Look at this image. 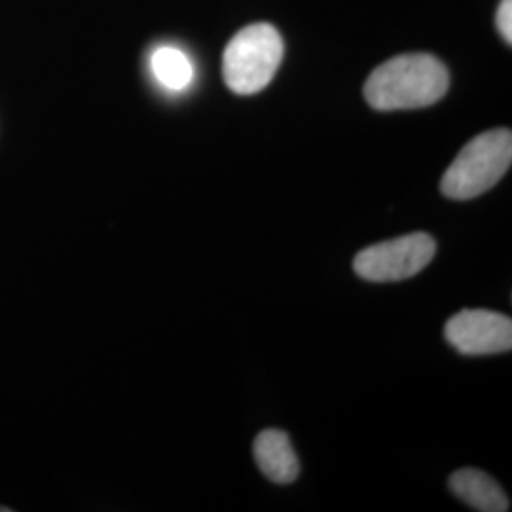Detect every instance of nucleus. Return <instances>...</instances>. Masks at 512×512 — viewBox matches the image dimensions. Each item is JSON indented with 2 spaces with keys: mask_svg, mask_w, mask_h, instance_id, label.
Instances as JSON below:
<instances>
[{
  "mask_svg": "<svg viewBox=\"0 0 512 512\" xmlns=\"http://www.w3.org/2000/svg\"><path fill=\"white\" fill-rule=\"evenodd\" d=\"M450 86L444 63L435 55H397L368 76L366 103L376 110L423 109L440 101Z\"/></svg>",
  "mask_w": 512,
  "mask_h": 512,
  "instance_id": "1",
  "label": "nucleus"
},
{
  "mask_svg": "<svg viewBox=\"0 0 512 512\" xmlns=\"http://www.w3.org/2000/svg\"><path fill=\"white\" fill-rule=\"evenodd\" d=\"M511 162V129L486 131L461 148L440 181V192L450 200L476 198L505 177Z\"/></svg>",
  "mask_w": 512,
  "mask_h": 512,
  "instance_id": "2",
  "label": "nucleus"
},
{
  "mask_svg": "<svg viewBox=\"0 0 512 512\" xmlns=\"http://www.w3.org/2000/svg\"><path fill=\"white\" fill-rule=\"evenodd\" d=\"M283 59V38L270 23L243 27L222 55L226 86L238 95L262 92L274 78Z\"/></svg>",
  "mask_w": 512,
  "mask_h": 512,
  "instance_id": "3",
  "label": "nucleus"
},
{
  "mask_svg": "<svg viewBox=\"0 0 512 512\" xmlns=\"http://www.w3.org/2000/svg\"><path fill=\"white\" fill-rule=\"evenodd\" d=\"M437 253V243L429 234L414 232L403 238L376 243L363 249L353 260L359 277L374 283H393L420 274Z\"/></svg>",
  "mask_w": 512,
  "mask_h": 512,
  "instance_id": "4",
  "label": "nucleus"
},
{
  "mask_svg": "<svg viewBox=\"0 0 512 512\" xmlns=\"http://www.w3.org/2000/svg\"><path fill=\"white\" fill-rule=\"evenodd\" d=\"M444 338L463 355H495L512 348L511 317L488 310H463L454 315Z\"/></svg>",
  "mask_w": 512,
  "mask_h": 512,
  "instance_id": "5",
  "label": "nucleus"
},
{
  "mask_svg": "<svg viewBox=\"0 0 512 512\" xmlns=\"http://www.w3.org/2000/svg\"><path fill=\"white\" fill-rule=\"evenodd\" d=\"M253 454L262 475L275 484H291L300 475V463L294 454L291 439L279 429L262 431L256 437Z\"/></svg>",
  "mask_w": 512,
  "mask_h": 512,
  "instance_id": "6",
  "label": "nucleus"
},
{
  "mask_svg": "<svg viewBox=\"0 0 512 512\" xmlns=\"http://www.w3.org/2000/svg\"><path fill=\"white\" fill-rule=\"evenodd\" d=\"M450 490L480 512L509 511V497L494 478L478 469H461L450 476Z\"/></svg>",
  "mask_w": 512,
  "mask_h": 512,
  "instance_id": "7",
  "label": "nucleus"
},
{
  "mask_svg": "<svg viewBox=\"0 0 512 512\" xmlns=\"http://www.w3.org/2000/svg\"><path fill=\"white\" fill-rule=\"evenodd\" d=\"M150 65L156 80L171 92H181L184 88H188L194 78L190 59L179 48H173V46L158 48L152 54Z\"/></svg>",
  "mask_w": 512,
  "mask_h": 512,
  "instance_id": "8",
  "label": "nucleus"
},
{
  "mask_svg": "<svg viewBox=\"0 0 512 512\" xmlns=\"http://www.w3.org/2000/svg\"><path fill=\"white\" fill-rule=\"evenodd\" d=\"M497 31L507 44H512V0H501L495 16Z\"/></svg>",
  "mask_w": 512,
  "mask_h": 512,
  "instance_id": "9",
  "label": "nucleus"
}]
</instances>
